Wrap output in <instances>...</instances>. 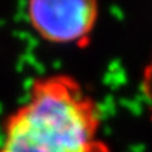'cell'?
Here are the masks:
<instances>
[{"label":"cell","instance_id":"cell-1","mask_svg":"<svg viewBox=\"0 0 152 152\" xmlns=\"http://www.w3.org/2000/svg\"><path fill=\"white\" fill-rule=\"evenodd\" d=\"M99 103L73 76H39L3 121L0 152H111Z\"/></svg>","mask_w":152,"mask_h":152},{"label":"cell","instance_id":"cell-2","mask_svg":"<svg viewBox=\"0 0 152 152\" xmlns=\"http://www.w3.org/2000/svg\"><path fill=\"white\" fill-rule=\"evenodd\" d=\"M30 27L42 41L85 48L99 20V0H27Z\"/></svg>","mask_w":152,"mask_h":152},{"label":"cell","instance_id":"cell-3","mask_svg":"<svg viewBox=\"0 0 152 152\" xmlns=\"http://www.w3.org/2000/svg\"><path fill=\"white\" fill-rule=\"evenodd\" d=\"M141 94L142 99L145 102V106H147V110L149 113V117L152 120V55L151 58L148 59V62L145 64V68L142 71L141 75Z\"/></svg>","mask_w":152,"mask_h":152}]
</instances>
